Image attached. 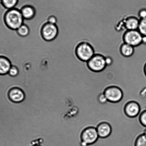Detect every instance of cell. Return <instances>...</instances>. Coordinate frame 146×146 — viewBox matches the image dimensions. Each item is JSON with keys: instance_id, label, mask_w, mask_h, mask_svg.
<instances>
[{"instance_id": "28", "label": "cell", "mask_w": 146, "mask_h": 146, "mask_svg": "<svg viewBox=\"0 0 146 146\" xmlns=\"http://www.w3.org/2000/svg\"><path fill=\"white\" fill-rule=\"evenodd\" d=\"M18 1H19V0H18ZM17 6L18 7H19V8H21V9H22V8L21 7H19V5H18V4H17Z\"/></svg>"}, {"instance_id": "16", "label": "cell", "mask_w": 146, "mask_h": 146, "mask_svg": "<svg viewBox=\"0 0 146 146\" xmlns=\"http://www.w3.org/2000/svg\"><path fill=\"white\" fill-rule=\"evenodd\" d=\"M138 31L143 36H146V18L140 20Z\"/></svg>"}, {"instance_id": "23", "label": "cell", "mask_w": 146, "mask_h": 146, "mask_svg": "<svg viewBox=\"0 0 146 146\" xmlns=\"http://www.w3.org/2000/svg\"><path fill=\"white\" fill-rule=\"evenodd\" d=\"M139 16L140 19L146 18V8H144L140 11L139 13Z\"/></svg>"}, {"instance_id": "9", "label": "cell", "mask_w": 146, "mask_h": 146, "mask_svg": "<svg viewBox=\"0 0 146 146\" xmlns=\"http://www.w3.org/2000/svg\"><path fill=\"white\" fill-rule=\"evenodd\" d=\"M99 137L100 138H105L108 137L112 131L111 125L106 122L100 123L96 127Z\"/></svg>"}, {"instance_id": "19", "label": "cell", "mask_w": 146, "mask_h": 146, "mask_svg": "<svg viewBox=\"0 0 146 146\" xmlns=\"http://www.w3.org/2000/svg\"><path fill=\"white\" fill-rule=\"evenodd\" d=\"M139 119L142 125L146 127V110L140 111Z\"/></svg>"}, {"instance_id": "1", "label": "cell", "mask_w": 146, "mask_h": 146, "mask_svg": "<svg viewBox=\"0 0 146 146\" xmlns=\"http://www.w3.org/2000/svg\"><path fill=\"white\" fill-rule=\"evenodd\" d=\"M24 18L21 11L13 8L9 9L5 14V21L11 29L17 30L23 24Z\"/></svg>"}, {"instance_id": "15", "label": "cell", "mask_w": 146, "mask_h": 146, "mask_svg": "<svg viewBox=\"0 0 146 146\" xmlns=\"http://www.w3.org/2000/svg\"><path fill=\"white\" fill-rule=\"evenodd\" d=\"M1 1L3 6L9 9L15 8L18 2V0H1Z\"/></svg>"}, {"instance_id": "22", "label": "cell", "mask_w": 146, "mask_h": 146, "mask_svg": "<svg viewBox=\"0 0 146 146\" xmlns=\"http://www.w3.org/2000/svg\"><path fill=\"white\" fill-rule=\"evenodd\" d=\"M57 22V19L54 16H51L48 19V23L53 24V25H56Z\"/></svg>"}, {"instance_id": "26", "label": "cell", "mask_w": 146, "mask_h": 146, "mask_svg": "<svg viewBox=\"0 0 146 146\" xmlns=\"http://www.w3.org/2000/svg\"><path fill=\"white\" fill-rule=\"evenodd\" d=\"M144 72H145V75L146 76V64L145 65V66Z\"/></svg>"}, {"instance_id": "10", "label": "cell", "mask_w": 146, "mask_h": 146, "mask_svg": "<svg viewBox=\"0 0 146 146\" xmlns=\"http://www.w3.org/2000/svg\"><path fill=\"white\" fill-rule=\"evenodd\" d=\"M8 97L11 101L16 103L20 102L25 99V94L21 89L18 88L11 89L8 94Z\"/></svg>"}, {"instance_id": "17", "label": "cell", "mask_w": 146, "mask_h": 146, "mask_svg": "<svg viewBox=\"0 0 146 146\" xmlns=\"http://www.w3.org/2000/svg\"><path fill=\"white\" fill-rule=\"evenodd\" d=\"M17 30L19 35L22 36H27L29 33V28L27 25L24 24L21 25Z\"/></svg>"}, {"instance_id": "25", "label": "cell", "mask_w": 146, "mask_h": 146, "mask_svg": "<svg viewBox=\"0 0 146 146\" xmlns=\"http://www.w3.org/2000/svg\"><path fill=\"white\" fill-rule=\"evenodd\" d=\"M15 8H16V9H18V10H20V11H21V9H21V8L18 7L17 6V5L15 7Z\"/></svg>"}, {"instance_id": "4", "label": "cell", "mask_w": 146, "mask_h": 146, "mask_svg": "<svg viewBox=\"0 0 146 146\" xmlns=\"http://www.w3.org/2000/svg\"><path fill=\"white\" fill-rule=\"evenodd\" d=\"M104 94L108 101L110 102H118L122 99L123 93L119 88L116 86H110L104 91Z\"/></svg>"}, {"instance_id": "11", "label": "cell", "mask_w": 146, "mask_h": 146, "mask_svg": "<svg viewBox=\"0 0 146 146\" xmlns=\"http://www.w3.org/2000/svg\"><path fill=\"white\" fill-rule=\"evenodd\" d=\"M12 66L10 62L8 59L0 56V75L7 74Z\"/></svg>"}, {"instance_id": "20", "label": "cell", "mask_w": 146, "mask_h": 146, "mask_svg": "<svg viewBox=\"0 0 146 146\" xmlns=\"http://www.w3.org/2000/svg\"><path fill=\"white\" fill-rule=\"evenodd\" d=\"M19 74V70L16 66H12L10 69L8 74L12 77H15Z\"/></svg>"}, {"instance_id": "27", "label": "cell", "mask_w": 146, "mask_h": 146, "mask_svg": "<svg viewBox=\"0 0 146 146\" xmlns=\"http://www.w3.org/2000/svg\"><path fill=\"white\" fill-rule=\"evenodd\" d=\"M144 134L146 135V128L144 130Z\"/></svg>"}, {"instance_id": "24", "label": "cell", "mask_w": 146, "mask_h": 146, "mask_svg": "<svg viewBox=\"0 0 146 146\" xmlns=\"http://www.w3.org/2000/svg\"><path fill=\"white\" fill-rule=\"evenodd\" d=\"M142 43L146 44V36H143Z\"/></svg>"}, {"instance_id": "2", "label": "cell", "mask_w": 146, "mask_h": 146, "mask_svg": "<svg viewBox=\"0 0 146 146\" xmlns=\"http://www.w3.org/2000/svg\"><path fill=\"white\" fill-rule=\"evenodd\" d=\"M76 53L78 57L82 61L88 62L95 55L92 46L87 42H83L78 46Z\"/></svg>"}, {"instance_id": "8", "label": "cell", "mask_w": 146, "mask_h": 146, "mask_svg": "<svg viewBox=\"0 0 146 146\" xmlns=\"http://www.w3.org/2000/svg\"><path fill=\"white\" fill-rule=\"evenodd\" d=\"M124 111L126 115L130 117H137L141 111L140 105L137 102L131 101L127 103L124 108Z\"/></svg>"}, {"instance_id": "12", "label": "cell", "mask_w": 146, "mask_h": 146, "mask_svg": "<svg viewBox=\"0 0 146 146\" xmlns=\"http://www.w3.org/2000/svg\"><path fill=\"white\" fill-rule=\"evenodd\" d=\"M140 20L135 17H130L126 20L125 25L128 31L138 30Z\"/></svg>"}, {"instance_id": "3", "label": "cell", "mask_w": 146, "mask_h": 146, "mask_svg": "<svg viewBox=\"0 0 146 146\" xmlns=\"http://www.w3.org/2000/svg\"><path fill=\"white\" fill-rule=\"evenodd\" d=\"M99 138L96 129L94 127H89L85 129L81 135L82 142L87 145L94 144Z\"/></svg>"}, {"instance_id": "6", "label": "cell", "mask_w": 146, "mask_h": 146, "mask_svg": "<svg viewBox=\"0 0 146 146\" xmlns=\"http://www.w3.org/2000/svg\"><path fill=\"white\" fill-rule=\"evenodd\" d=\"M88 64L89 68L95 72L102 71L106 66L105 58L100 55H95Z\"/></svg>"}, {"instance_id": "18", "label": "cell", "mask_w": 146, "mask_h": 146, "mask_svg": "<svg viewBox=\"0 0 146 146\" xmlns=\"http://www.w3.org/2000/svg\"><path fill=\"white\" fill-rule=\"evenodd\" d=\"M135 146H146V135L139 136L136 140Z\"/></svg>"}, {"instance_id": "21", "label": "cell", "mask_w": 146, "mask_h": 146, "mask_svg": "<svg viewBox=\"0 0 146 146\" xmlns=\"http://www.w3.org/2000/svg\"><path fill=\"white\" fill-rule=\"evenodd\" d=\"M104 93V92H100L98 96V101L101 104H105L108 101Z\"/></svg>"}, {"instance_id": "7", "label": "cell", "mask_w": 146, "mask_h": 146, "mask_svg": "<svg viewBox=\"0 0 146 146\" xmlns=\"http://www.w3.org/2000/svg\"><path fill=\"white\" fill-rule=\"evenodd\" d=\"M58 29L56 25L48 23L42 27V37L47 41L53 40L57 36Z\"/></svg>"}, {"instance_id": "5", "label": "cell", "mask_w": 146, "mask_h": 146, "mask_svg": "<svg viewBox=\"0 0 146 146\" xmlns=\"http://www.w3.org/2000/svg\"><path fill=\"white\" fill-rule=\"evenodd\" d=\"M143 35L137 30L128 31L124 36L125 43L135 47L142 43Z\"/></svg>"}, {"instance_id": "14", "label": "cell", "mask_w": 146, "mask_h": 146, "mask_svg": "<svg viewBox=\"0 0 146 146\" xmlns=\"http://www.w3.org/2000/svg\"><path fill=\"white\" fill-rule=\"evenodd\" d=\"M120 50L123 56L126 57H129L132 55L134 53V47L125 43L122 45Z\"/></svg>"}, {"instance_id": "13", "label": "cell", "mask_w": 146, "mask_h": 146, "mask_svg": "<svg viewBox=\"0 0 146 146\" xmlns=\"http://www.w3.org/2000/svg\"><path fill=\"white\" fill-rule=\"evenodd\" d=\"M21 12L24 19H32L35 16V11L33 7L30 5L24 7L21 9Z\"/></svg>"}]
</instances>
